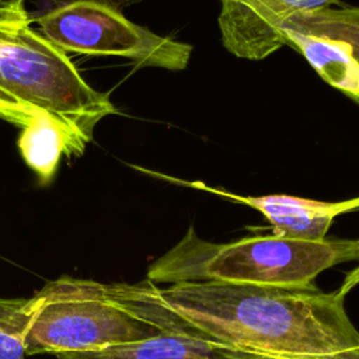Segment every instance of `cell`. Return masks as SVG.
Here are the masks:
<instances>
[{
	"mask_svg": "<svg viewBox=\"0 0 359 359\" xmlns=\"http://www.w3.org/2000/svg\"><path fill=\"white\" fill-rule=\"evenodd\" d=\"M126 306L161 331L258 359H359V331L345 296L317 286L278 287L149 279L119 282Z\"/></svg>",
	"mask_w": 359,
	"mask_h": 359,
	"instance_id": "cell-1",
	"label": "cell"
},
{
	"mask_svg": "<svg viewBox=\"0 0 359 359\" xmlns=\"http://www.w3.org/2000/svg\"><path fill=\"white\" fill-rule=\"evenodd\" d=\"M25 0L0 4V119L21 129L49 116L84 150L95 125L116 108L70 57L31 27Z\"/></svg>",
	"mask_w": 359,
	"mask_h": 359,
	"instance_id": "cell-2",
	"label": "cell"
},
{
	"mask_svg": "<svg viewBox=\"0 0 359 359\" xmlns=\"http://www.w3.org/2000/svg\"><path fill=\"white\" fill-rule=\"evenodd\" d=\"M359 261V238L306 241L250 236L231 243L201 238L194 226L147 269L153 283L224 282L278 287H311L338 264Z\"/></svg>",
	"mask_w": 359,
	"mask_h": 359,
	"instance_id": "cell-3",
	"label": "cell"
},
{
	"mask_svg": "<svg viewBox=\"0 0 359 359\" xmlns=\"http://www.w3.org/2000/svg\"><path fill=\"white\" fill-rule=\"evenodd\" d=\"M27 355L95 351L163 332L126 306L119 283L62 276L25 299Z\"/></svg>",
	"mask_w": 359,
	"mask_h": 359,
	"instance_id": "cell-4",
	"label": "cell"
},
{
	"mask_svg": "<svg viewBox=\"0 0 359 359\" xmlns=\"http://www.w3.org/2000/svg\"><path fill=\"white\" fill-rule=\"evenodd\" d=\"M122 8L123 0H48L31 21L63 52L123 56L137 67L188 66L192 45L132 22Z\"/></svg>",
	"mask_w": 359,
	"mask_h": 359,
	"instance_id": "cell-5",
	"label": "cell"
},
{
	"mask_svg": "<svg viewBox=\"0 0 359 359\" xmlns=\"http://www.w3.org/2000/svg\"><path fill=\"white\" fill-rule=\"evenodd\" d=\"M223 46L234 56L262 60L285 45L283 24L297 13L331 7L339 0H219Z\"/></svg>",
	"mask_w": 359,
	"mask_h": 359,
	"instance_id": "cell-6",
	"label": "cell"
},
{
	"mask_svg": "<svg viewBox=\"0 0 359 359\" xmlns=\"http://www.w3.org/2000/svg\"><path fill=\"white\" fill-rule=\"evenodd\" d=\"M133 168L172 184L201 189L217 195L223 199L247 205L262 213V216L269 222L272 227V234L276 237L320 241L327 238V233L338 215L359 210V196L342 202H323L282 194L247 196L229 192L223 188L210 187L202 181H184L142 167L133 165Z\"/></svg>",
	"mask_w": 359,
	"mask_h": 359,
	"instance_id": "cell-7",
	"label": "cell"
},
{
	"mask_svg": "<svg viewBox=\"0 0 359 359\" xmlns=\"http://www.w3.org/2000/svg\"><path fill=\"white\" fill-rule=\"evenodd\" d=\"M56 359H258L187 335L163 331L154 337L95 351L56 353Z\"/></svg>",
	"mask_w": 359,
	"mask_h": 359,
	"instance_id": "cell-8",
	"label": "cell"
},
{
	"mask_svg": "<svg viewBox=\"0 0 359 359\" xmlns=\"http://www.w3.org/2000/svg\"><path fill=\"white\" fill-rule=\"evenodd\" d=\"M282 35L285 45L302 53L325 83L359 105V62L349 43L289 28Z\"/></svg>",
	"mask_w": 359,
	"mask_h": 359,
	"instance_id": "cell-9",
	"label": "cell"
},
{
	"mask_svg": "<svg viewBox=\"0 0 359 359\" xmlns=\"http://www.w3.org/2000/svg\"><path fill=\"white\" fill-rule=\"evenodd\" d=\"M20 153L27 165L36 174L41 184H48L66 154L80 156L83 149L52 118L38 116L28 122L18 137Z\"/></svg>",
	"mask_w": 359,
	"mask_h": 359,
	"instance_id": "cell-10",
	"label": "cell"
},
{
	"mask_svg": "<svg viewBox=\"0 0 359 359\" xmlns=\"http://www.w3.org/2000/svg\"><path fill=\"white\" fill-rule=\"evenodd\" d=\"M283 28L346 42L351 45L353 57L359 62V6L342 4L302 11L290 17Z\"/></svg>",
	"mask_w": 359,
	"mask_h": 359,
	"instance_id": "cell-11",
	"label": "cell"
},
{
	"mask_svg": "<svg viewBox=\"0 0 359 359\" xmlns=\"http://www.w3.org/2000/svg\"><path fill=\"white\" fill-rule=\"evenodd\" d=\"M25 299L0 297V359H25L22 332L27 323Z\"/></svg>",
	"mask_w": 359,
	"mask_h": 359,
	"instance_id": "cell-12",
	"label": "cell"
},
{
	"mask_svg": "<svg viewBox=\"0 0 359 359\" xmlns=\"http://www.w3.org/2000/svg\"><path fill=\"white\" fill-rule=\"evenodd\" d=\"M359 285V265L352 269L351 272L346 273L345 276V280L342 282V286L338 289V292L342 294V296H346L351 290H353V287H356Z\"/></svg>",
	"mask_w": 359,
	"mask_h": 359,
	"instance_id": "cell-13",
	"label": "cell"
},
{
	"mask_svg": "<svg viewBox=\"0 0 359 359\" xmlns=\"http://www.w3.org/2000/svg\"><path fill=\"white\" fill-rule=\"evenodd\" d=\"M3 1H4V0H0V4H1V3H3Z\"/></svg>",
	"mask_w": 359,
	"mask_h": 359,
	"instance_id": "cell-14",
	"label": "cell"
}]
</instances>
